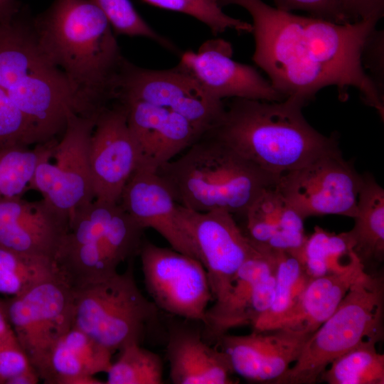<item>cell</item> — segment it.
Segmentation results:
<instances>
[{
  "instance_id": "obj_1",
  "label": "cell",
  "mask_w": 384,
  "mask_h": 384,
  "mask_svg": "<svg viewBox=\"0 0 384 384\" xmlns=\"http://www.w3.org/2000/svg\"><path fill=\"white\" fill-rule=\"evenodd\" d=\"M220 7L237 5L252 19V60L285 99L306 105L318 92L337 87L341 100L358 90L366 105L383 119L384 98L363 68L361 54L375 20L344 24L303 16L272 7L262 0H217Z\"/></svg>"
},
{
  "instance_id": "obj_2",
  "label": "cell",
  "mask_w": 384,
  "mask_h": 384,
  "mask_svg": "<svg viewBox=\"0 0 384 384\" xmlns=\"http://www.w3.org/2000/svg\"><path fill=\"white\" fill-rule=\"evenodd\" d=\"M38 42L68 79L80 115L98 116L116 100L125 60L95 0H54L32 19Z\"/></svg>"
},
{
  "instance_id": "obj_3",
  "label": "cell",
  "mask_w": 384,
  "mask_h": 384,
  "mask_svg": "<svg viewBox=\"0 0 384 384\" xmlns=\"http://www.w3.org/2000/svg\"><path fill=\"white\" fill-rule=\"evenodd\" d=\"M302 101L232 98L206 134L271 174L281 176L320 156L339 149L334 136L312 127L302 114Z\"/></svg>"
},
{
  "instance_id": "obj_4",
  "label": "cell",
  "mask_w": 384,
  "mask_h": 384,
  "mask_svg": "<svg viewBox=\"0 0 384 384\" xmlns=\"http://www.w3.org/2000/svg\"><path fill=\"white\" fill-rule=\"evenodd\" d=\"M156 172L179 205L198 212L223 210L233 215H244L280 176L263 171L206 134Z\"/></svg>"
},
{
  "instance_id": "obj_5",
  "label": "cell",
  "mask_w": 384,
  "mask_h": 384,
  "mask_svg": "<svg viewBox=\"0 0 384 384\" xmlns=\"http://www.w3.org/2000/svg\"><path fill=\"white\" fill-rule=\"evenodd\" d=\"M16 18L0 23V88L37 132L53 134L75 107V96L65 75L41 48L32 20Z\"/></svg>"
},
{
  "instance_id": "obj_6",
  "label": "cell",
  "mask_w": 384,
  "mask_h": 384,
  "mask_svg": "<svg viewBox=\"0 0 384 384\" xmlns=\"http://www.w3.org/2000/svg\"><path fill=\"white\" fill-rule=\"evenodd\" d=\"M144 230L119 202L93 200L70 215L55 262L73 288L102 280L139 254Z\"/></svg>"
},
{
  "instance_id": "obj_7",
  "label": "cell",
  "mask_w": 384,
  "mask_h": 384,
  "mask_svg": "<svg viewBox=\"0 0 384 384\" xmlns=\"http://www.w3.org/2000/svg\"><path fill=\"white\" fill-rule=\"evenodd\" d=\"M383 277L365 272L274 384H314L334 359L365 338L383 339Z\"/></svg>"
},
{
  "instance_id": "obj_8",
  "label": "cell",
  "mask_w": 384,
  "mask_h": 384,
  "mask_svg": "<svg viewBox=\"0 0 384 384\" xmlns=\"http://www.w3.org/2000/svg\"><path fill=\"white\" fill-rule=\"evenodd\" d=\"M126 270L73 288V326L112 351L141 343L159 319V309L135 280L132 260Z\"/></svg>"
},
{
  "instance_id": "obj_9",
  "label": "cell",
  "mask_w": 384,
  "mask_h": 384,
  "mask_svg": "<svg viewBox=\"0 0 384 384\" xmlns=\"http://www.w3.org/2000/svg\"><path fill=\"white\" fill-rule=\"evenodd\" d=\"M73 288L61 275L2 300L21 348L43 381L53 348L73 326Z\"/></svg>"
},
{
  "instance_id": "obj_10",
  "label": "cell",
  "mask_w": 384,
  "mask_h": 384,
  "mask_svg": "<svg viewBox=\"0 0 384 384\" xmlns=\"http://www.w3.org/2000/svg\"><path fill=\"white\" fill-rule=\"evenodd\" d=\"M116 100H136L170 110L186 118L203 136L219 120L224 100L210 95L180 63L167 70H151L125 58Z\"/></svg>"
},
{
  "instance_id": "obj_11",
  "label": "cell",
  "mask_w": 384,
  "mask_h": 384,
  "mask_svg": "<svg viewBox=\"0 0 384 384\" xmlns=\"http://www.w3.org/2000/svg\"><path fill=\"white\" fill-rule=\"evenodd\" d=\"M99 116V115H98ZM97 117L82 116L73 111L51 157L40 161L28 190L40 192L43 198L70 215L94 198L90 167V142Z\"/></svg>"
},
{
  "instance_id": "obj_12",
  "label": "cell",
  "mask_w": 384,
  "mask_h": 384,
  "mask_svg": "<svg viewBox=\"0 0 384 384\" xmlns=\"http://www.w3.org/2000/svg\"><path fill=\"white\" fill-rule=\"evenodd\" d=\"M362 182L338 149L283 174L276 188L304 219L330 214L353 218Z\"/></svg>"
},
{
  "instance_id": "obj_13",
  "label": "cell",
  "mask_w": 384,
  "mask_h": 384,
  "mask_svg": "<svg viewBox=\"0 0 384 384\" xmlns=\"http://www.w3.org/2000/svg\"><path fill=\"white\" fill-rule=\"evenodd\" d=\"M139 255L145 287L156 307L203 324L208 305L213 298L202 263L144 239Z\"/></svg>"
},
{
  "instance_id": "obj_14",
  "label": "cell",
  "mask_w": 384,
  "mask_h": 384,
  "mask_svg": "<svg viewBox=\"0 0 384 384\" xmlns=\"http://www.w3.org/2000/svg\"><path fill=\"white\" fill-rule=\"evenodd\" d=\"M181 221L204 267L213 303L221 302L242 265L256 246L226 210L198 212L178 204Z\"/></svg>"
},
{
  "instance_id": "obj_15",
  "label": "cell",
  "mask_w": 384,
  "mask_h": 384,
  "mask_svg": "<svg viewBox=\"0 0 384 384\" xmlns=\"http://www.w3.org/2000/svg\"><path fill=\"white\" fill-rule=\"evenodd\" d=\"M94 200L119 203L140 161L138 144L127 120L125 105L114 100L99 114L90 142Z\"/></svg>"
},
{
  "instance_id": "obj_16",
  "label": "cell",
  "mask_w": 384,
  "mask_h": 384,
  "mask_svg": "<svg viewBox=\"0 0 384 384\" xmlns=\"http://www.w3.org/2000/svg\"><path fill=\"white\" fill-rule=\"evenodd\" d=\"M256 247L238 270L224 299L207 309L203 325L208 337L217 340L232 328L252 326L271 305L275 286V255L268 247Z\"/></svg>"
},
{
  "instance_id": "obj_17",
  "label": "cell",
  "mask_w": 384,
  "mask_h": 384,
  "mask_svg": "<svg viewBox=\"0 0 384 384\" xmlns=\"http://www.w3.org/2000/svg\"><path fill=\"white\" fill-rule=\"evenodd\" d=\"M231 44L220 38L204 42L197 52L181 55L180 63L213 97L279 102L285 97L252 66L234 60Z\"/></svg>"
},
{
  "instance_id": "obj_18",
  "label": "cell",
  "mask_w": 384,
  "mask_h": 384,
  "mask_svg": "<svg viewBox=\"0 0 384 384\" xmlns=\"http://www.w3.org/2000/svg\"><path fill=\"white\" fill-rule=\"evenodd\" d=\"M69 217L44 198H0V247L55 261L68 229Z\"/></svg>"
},
{
  "instance_id": "obj_19",
  "label": "cell",
  "mask_w": 384,
  "mask_h": 384,
  "mask_svg": "<svg viewBox=\"0 0 384 384\" xmlns=\"http://www.w3.org/2000/svg\"><path fill=\"white\" fill-rule=\"evenodd\" d=\"M119 203L144 230L154 229L171 248L198 260L181 221L178 203L156 171L138 166L123 189Z\"/></svg>"
},
{
  "instance_id": "obj_20",
  "label": "cell",
  "mask_w": 384,
  "mask_h": 384,
  "mask_svg": "<svg viewBox=\"0 0 384 384\" xmlns=\"http://www.w3.org/2000/svg\"><path fill=\"white\" fill-rule=\"evenodd\" d=\"M116 100L126 107L127 124L139 149V166L156 171L202 137L170 110L141 100Z\"/></svg>"
},
{
  "instance_id": "obj_21",
  "label": "cell",
  "mask_w": 384,
  "mask_h": 384,
  "mask_svg": "<svg viewBox=\"0 0 384 384\" xmlns=\"http://www.w3.org/2000/svg\"><path fill=\"white\" fill-rule=\"evenodd\" d=\"M166 354L174 384H232L227 355L211 346L198 330L176 324L169 329Z\"/></svg>"
},
{
  "instance_id": "obj_22",
  "label": "cell",
  "mask_w": 384,
  "mask_h": 384,
  "mask_svg": "<svg viewBox=\"0 0 384 384\" xmlns=\"http://www.w3.org/2000/svg\"><path fill=\"white\" fill-rule=\"evenodd\" d=\"M365 272L363 264L355 254L343 270L311 279L277 329L313 334L334 312L351 287Z\"/></svg>"
},
{
  "instance_id": "obj_23",
  "label": "cell",
  "mask_w": 384,
  "mask_h": 384,
  "mask_svg": "<svg viewBox=\"0 0 384 384\" xmlns=\"http://www.w3.org/2000/svg\"><path fill=\"white\" fill-rule=\"evenodd\" d=\"M353 228V250L365 267L384 257V191L371 175H363Z\"/></svg>"
},
{
  "instance_id": "obj_24",
  "label": "cell",
  "mask_w": 384,
  "mask_h": 384,
  "mask_svg": "<svg viewBox=\"0 0 384 384\" xmlns=\"http://www.w3.org/2000/svg\"><path fill=\"white\" fill-rule=\"evenodd\" d=\"M273 251L277 263L273 299L268 309L252 326L255 331L277 329L311 279L297 257L286 251Z\"/></svg>"
},
{
  "instance_id": "obj_25",
  "label": "cell",
  "mask_w": 384,
  "mask_h": 384,
  "mask_svg": "<svg viewBox=\"0 0 384 384\" xmlns=\"http://www.w3.org/2000/svg\"><path fill=\"white\" fill-rule=\"evenodd\" d=\"M348 232L329 233L316 226L304 246L295 254L311 279L343 270L356 254Z\"/></svg>"
},
{
  "instance_id": "obj_26",
  "label": "cell",
  "mask_w": 384,
  "mask_h": 384,
  "mask_svg": "<svg viewBox=\"0 0 384 384\" xmlns=\"http://www.w3.org/2000/svg\"><path fill=\"white\" fill-rule=\"evenodd\" d=\"M378 341L364 339L334 359L319 380L329 384H383L384 355L376 349Z\"/></svg>"
},
{
  "instance_id": "obj_27",
  "label": "cell",
  "mask_w": 384,
  "mask_h": 384,
  "mask_svg": "<svg viewBox=\"0 0 384 384\" xmlns=\"http://www.w3.org/2000/svg\"><path fill=\"white\" fill-rule=\"evenodd\" d=\"M53 139L34 147L16 146L0 149V198L21 196L41 161L53 156Z\"/></svg>"
},
{
  "instance_id": "obj_28",
  "label": "cell",
  "mask_w": 384,
  "mask_h": 384,
  "mask_svg": "<svg viewBox=\"0 0 384 384\" xmlns=\"http://www.w3.org/2000/svg\"><path fill=\"white\" fill-rule=\"evenodd\" d=\"M61 275L63 274L54 260L27 256L0 247L1 294L18 296L41 282Z\"/></svg>"
},
{
  "instance_id": "obj_29",
  "label": "cell",
  "mask_w": 384,
  "mask_h": 384,
  "mask_svg": "<svg viewBox=\"0 0 384 384\" xmlns=\"http://www.w3.org/2000/svg\"><path fill=\"white\" fill-rule=\"evenodd\" d=\"M132 343L119 351L118 359L107 372V384H161L163 380V364L160 356Z\"/></svg>"
},
{
  "instance_id": "obj_30",
  "label": "cell",
  "mask_w": 384,
  "mask_h": 384,
  "mask_svg": "<svg viewBox=\"0 0 384 384\" xmlns=\"http://www.w3.org/2000/svg\"><path fill=\"white\" fill-rule=\"evenodd\" d=\"M152 6L188 15L210 28L213 34L233 29L252 33V24L226 14L217 0H142Z\"/></svg>"
},
{
  "instance_id": "obj_31",
  "label": "cell",
  "mask_w": 384,
  "mask_h": 384,
  "mask_svg": "<svg viewBox=\"0 0 384 384\" xmlns=\"http://www.w3.org/2000/svg\"><path fill=\"white\" fill-rule=\"evenodd\" d=\"M95 1L107 16L115 34L144 37L169 50H177L173 42L160 35L146 22L130 0Z\"/></svg>"
},
{
  "instance_id": "obj_32",
  "label": "cell",
  "mask_w": 384,
  "mask_h": 384,
  "mask_svg": "<svg viewBox=\"0 0 384 384\" xmlns=\"http://www.w3.org/2000/svg\"><path fill=\"white\" fill-rule=\"evenodd\" d=\"M276 186L265 190L244 214L247 231L245 235L256 245L265 246L278 230L283 198Z\"/></svg>"
},
{
  "instance_id": "obj_33",
  "label": "cell",
  "mask_w": 384,
  "mask_h": 384,
  "mask_svg": "<svg viewBox=\"0 0 384 384\" xmlns=\"http://www.w3.org/2000/svg\"><path fill=\"white\" fill-rule=\"evenodd\" d=\"M38 144V137L28 121L0 88V149Z\"/></svg>"
},
{
  "instance_id": "obj_34",
  "label": "cell",
  "mask_w": 384,
  "mask_h": 384,
  "mask_svg": "<svg viewBox=\"0 0 384 384\" xmlns=\"http://www.w3.org/2000/svg\"><path fill=\"white\" fill-rule=\"evenodd\" d=\"M62 338L90 375L95 376L97 373L108 371L112 363L113 351L74 326Z\"/></svg>"
},
{
  "instance_id": "obj_35",
  "label": "cell",
  "mask_w": 384,
  "mask_h": 384,
  "mask_svg": "<svg viewBox=\"0 0 384 384\" xmlns=\"http://www.w3.org/2000/svg\"><path fill=\"white\" fill-rule=\"evenodd\" d=\"M365 72L384 98V31L375 28L368 36L361 54Z\"/></svg>"
},
{
  "instance_id": "obj_36",
  "label": "cell",
  "mask_w": 384,
  "mask_h": 384,
  "mask_svg": "<svg viewBox=\"0 0 384 384\" xmlns=\"http://www.w3.org/2000/svg\"><path fill=\"white\" fill-rule=\"evenodd\" d=\"M275 8L288 12L303 11L310 16L334 23H350L343 11L338 0H272Z\"/></svg>"
},
{
  "instance_id": "obj_37",
  "label": "cell",
  "mask_w": 384,
  "mask_h": 384,
  "mask_svg": "<svg viewBox=\"0 0 384 384\" xmlns=\"http://www.w3.org/2000/svg\"><path fill=\"white\" fill-rule=\"evenodd\" d=\"M31 367L20 345L0 343V384H8L12 378Z\"/></svg>"
},
{
  "instance_id": "obj_38",
  "label": "cell",
  "mask_w": 384,
  "mask_h": 384,
  "mask_svg": "<svg viewBox=\"0 0 384 384\" xmlns=\"http://www.w3.org/2000/svg\"><path fill=\"white\" fill-rule=\"evenodd\" d=\"M338 2L351 22L378 21L384 15V0H338Z\"/></svg>"
},
{
  "instance_id": "obj_39",
  "label": "cell",
  "mask_w": 384,
  "mask_h": 384,
  "mask_svg": "<svg viewBox=\"0 0 384 384\" xmlns=\"http://www.w3.org/2000/svg\"><path fill=\"white\" fill-rule=\"evenodd\" d=\"M0 343L18 344L13 329L8 320L2 300L0 299Z\"/></svg>"
},
{
  "instance_id": "obj_40",
  "label": "cell",
  "mask_w": 384,
  "mask_h": 384,
  "mask_svg": "<svg viewBox=\"0 0 384 384\" xmlns=\"http://www.w3.org/2000/svg\"><path fill=\"white\" fill-rule=\"evenodd\" d=\"M20 12V4L17 0H0V23L11 22Z\"/></svg>"
},
{
  "instance_id": "obj_41",
  "label": "cell",
  "mask_w": 384,
  "mask_h": 384,
  "mask_svg": "<svg viewBox=\"0 0 384 384\" xmlns=\"http://www.w3.org/2000/svg\"><path fill=\"white\" fill-rule=\"evenodd\" d=\"M40 379L37 371L32 366L12 378L8 384H36Z\"/></svg>"
}]
</instances>
